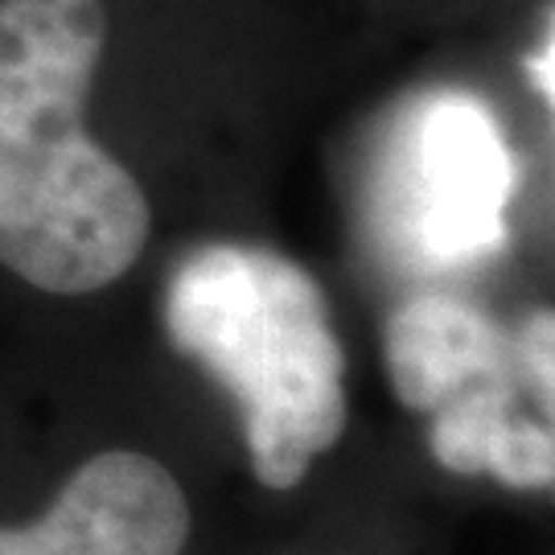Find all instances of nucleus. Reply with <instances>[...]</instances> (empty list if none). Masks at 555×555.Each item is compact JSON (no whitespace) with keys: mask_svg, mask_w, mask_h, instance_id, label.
Returning <instances> with one entry per match:
<instances>
[{"mask_svg":"<svg viewBox=\"0 0 555 555\" xmlns=\"http://www.w3.org/2000/svg\"><path fill=\"white\" fill-rule=\"evenodd\" d=\"M103 0H0V263L54 297L132 272L153 210L87 132Z\"/></svg>","mask_w":555,"mask_h":555,"instance_id":"f257e3e1","label":"nucleus"},{"mask_svg":"<svg viewBox=\"0 0 555 555\" xmlns=\"http://www.w3.org/2000/svg\"><path fill=\"white\" fill-rule=\"evenodd\" d=\"M173 350L235 399L251 474L297 490L346 437V346L321 284L259 243H202L165 288Z\"/></svg>","mask_w":555,"mask_h":555,"instance_id":"f03ea898","label":"nucleus"},{"mask_svg":"<svg viewBox=\"0 0 555 555\" xmlns=\"http://www.w3.org/2000/svg\"><path fill=\"white\" fill-rule=\"evenodd\" d=\"M515 157L494 112L437 91L399 124L378 181V227L420 272H469L506 247Z\"/></svg>","mask_w":555,"mask_h":555,"instance_id":"7ed1b4c3","label":"nucleus"},{"mask_svg":"<svg viewBox=\"0 0 555 555\" xmlns=\"http://www.w3.org/2000/svg\"><path fill=\"white\" fill-rule=\"evenodd\" d=\"M194 511L169 465L103 449L62 481L50 511L0 527V555H185Z\"/></svg>","mask_w":555,"mask_h":555,"instance_id":"20e7f679","label":"nucleus"},{"mask_svg":"<svg viewBox=\"0 0 555 555\" xmlns=\"http://www.w3.org/2000/svg\"><path fill=\"white\" fill-rule=\"evenodd\" d=\"M383 362L391 391L408 412L433 416L477 391H518L515 341L474 300L416 293L399 300L383 325Z\"/></svg>","mask_w":555,"mask_h":555,"instance_id":"39448f33","label":"nucleus"},{"mask_svg":"<svg viewBox=\"0 0 555 555\" xmlns=\"http://www.w3.org/2000/svg\"><path fill=\"white\" fill-rule=\"evenodd\" d=\"M428 449L456 477H494L506 490L543 494L555 481L552 416L518 408V391L453 399L428 424Z\"/></svg>","mask_w":555,"mask_h":555,"instance_id":"423d86ee","label":"nucleus"},{"mask_svg":"<svg viewBox=\"0 0 555 555\" xmlns=\"http://www.w3.org/2000/svg\"><path fill=\"white\" fill-rule=\"evenodd\" d=\"M515 341V362L518 375L527 383V391L535 399V408L543 416H552L555 408V318L552 309H535L527 313V321L518 325Z\"/></svg>","mask_w":555,"mask_h":555,"instance_id":"0eeeda50","label":"nucleus"},{"mask_svg":"<svg viewBox=\"0 0 555 555\" xmlns=\"http://www.w3.org/2000/svg\"><path fill=\"white\" fill-rule=\"evenodd\" d=\"M552 34H547V41H543V50L539 54H531V62H527V70H531V79H535V91H543V103L555 100V82H552Z\"/></svg>","mask_w":555,"mask_h":555,"instance_id":"6e6552de","label":"nucleus"}]
</instances>
